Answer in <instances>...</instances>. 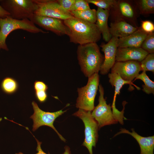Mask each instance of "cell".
Wrapping results in <instances>:
<instances>
[{
	"label": "cell",
	"mask_w": 154,
	"mask_h": 154,
	"mask_svg": "<svg viewBox=\"0 0 154 154\" xmlns=\"http://www.w3.org/2000/svg\"><path fill=\"white\" fill-rule=\"evenodd\" d=\"M35 139L36 140L37 142V146L36 148V150L37 151V153L36 154H47L44 152L42 150L41 147V145L42 143V142L39 141L38 139H37L35 137ZM15 154H24L22 153L19 152L18 153H16Z\"/></svg>",
	"instance_id": "cell-32"
},
{
	"label": "cell",
	"mask_w": 154,
	"mask_h": 154,
	"mask_svg": "<svg viewBox=\"0 0 154 154\" xmlns=\"http://www.w3.org/2000/svg\"><path fill=\"white\" fill-rule=\"evenodd\" d=\"M139 15L136 0H116L109 10L112 22L122 19L136 27H138L137 19Z\"/></svg>",
	"instance_id": "cell-5"
},
{
	"label": "cell",
	"mask_w": 154,
	"mask_h": 154,
	"mask_svg": "<svg viewBox=\"0 0 154 154\" xmlns=\"http://www.w3.org/2000/svg\"><path fill=\"white\" fill-rule=\"evenodd\" d=\"M140 27L143 31L148 34L154 32V25L151 21L145 20L142 21Z\"/></svg>",
	"instance_id": "cell-28"
},
{
	"label": "cell",
	"mask_w": 154,
	"mask_h": 154,
	"mask_svg": "<svg viewBox=\"0 0 154 154\" xmlns=\"http://www.w3.org/2000/svg\"><path fill=\"white\" fill-rule=\"evenodd\" d=\"M33 87L34 91L41 90L46 91L48 89L47 85L44 82L38 80L34 82Z\"/></svg>",
	"instance_id": "cell-31"
},
{
	"label": "cell",
	"mask_w": 154,
	"mask_h": 154,
	"mask_svg": "<svg viewBox=\"0 0 154 154\" xmlns=\"http://www.w3.org/2000/svg\"><path fill=\"white\" fill-rule=\"evenodd\" d=\"M64 151L63 154H72L70 148L68 146H66L64 147Z\"/></svg>",
	"instance_id": "cell-34"
},
{
	"label": "cell",
	"mask_w": 154,
	"mask_h": 154,
	"mask_svg": "<svg viewBox=\"0 0 154 154\" xmlns=\"http://www.w3.org/2000/svg\"><path fill=\"white\" fill-rule=\"evenodd\" d=\"M110 26L109 31L112 37L118 38L128 36L135 31L139 27H134L122 19L111 22Z\"/></svg>",
	"instance_id": "cell-17"
},
{
	"label": "cell",
	"mask_w": 154,
	"mask_h": 154,
	"mask_svg": "<svg viewBox=\"0 0 154 154\" xmlns=\"http://www.w3.org/2000/svg\"><path fill=\"white\" fill-rule=\"evenodd\" d=\"M148 53L141 47L118 48L116 61L125 62L135 61H142Z\"/></svg>",
	"instance_id": "cell-14"
},
{
	"label": "cell",
	"mask_w": 154,
	"mask_h": 154,
	"mask_svg": "<svg viewBox=\"0 0 154 154\" xmlns=\"http://www.w3.org/2000/svg\"><path fill=\"white\" fill-rule=\"evenodd\" d=\"M19 87L17 81L14 78L7 77L5 78L2 81L1 88L5 93L11 94L16 92Z\"/></svg>",
	"instance_id": "cell-21"
},
{
	"label": "cell",
	"mask_w": 154,
	"mask_h": 154,
	"mask_svg": "<svg viewBox=\"0 0 154 154\" xmlns=\"http://www.w3.org/2000/svg\"><path fill=\"white\" fill-rule=\"evenodd\" d=\"M137 79H140L142 80L144 83L142 85V90L147 94H154V82L151 80L147 75L146 72H142L139 74L135 78L134 80Z\"/></svg>",
	"instance_id": "cell-23"
},
{
	"label": "cell",
	"mask_w": 154,
	"mask_h": 154,
	"mask_svg": "<svg viewBox=\"0 0 154 154\" xmlns=\"http://www.w3.org/2000/svg\"><path fill=\"white\" fill-rule=\"evenodd\" d=\"M109 10L98 7L96 10V21L95 24L102 35L103 39L108 42L111 38V36L108 25Z\"/></svg>",
	"instance_id": "cell-19"
},
{
	"label": "cell",
	"mask_w": 154,
	"mask_h": 154,
	"mask_svg": "<svg viewBox=\"0 0 154 154\" xmlns=\"http://www.w3.org/2000/svg\"><path fill=\"white\" fill-rule=\"evenodd\" d=\"M141 71H151L154 72V53L148 54L140 62Z\"/></svg>",
	"instance_id": "cell-24"
},
{
	"label": "cell",
	"mask_w": 154,
	"mask_h": 154,
	"mask_svg": "<svg viewBox=\"0 0 154 154\" xmlns=\"http://www.w3.org/2000/svg\"><path fill=\"white\" fill-rule=\"evenodd\" d=\"M70 12L75 18L92 23H95L96 21V10L95 9L90 8L81 11H72Z\"/></svg>",
	"instance_id": "cell-20"
},
{
	"label": "cell",
	"mask_w": 154,
	"mask_h": 154,
	"mask_svg": "<svg viewBox=\"0 0 154 154\" xmlns=\"http://www.w3.org/2000/svg\"><path fill=\"white\" fill-rule=\"evenodd\" d=\"M99 103L91 112L92 116L97 122L98 129L107 125L117 123L115 118L110 104H108L104 98V90L101 84L99 85Z\"/></svg>",
	"instance_id": "cell-8"
},
{
	"label": "cell",
	"mask_w": 154,
	"mask_h": 154,
	"mask_svg": "<svg viewBox=\"0 0 154 154\" xmlns=\"http://www.w3.org/2000/svg\"><path fill=\"white\" fill-rule=\"evenodd\" d=\"M0 5L11 18L17 20H31L37 10L35 0H0Z\"/></svg>",
	"instance_id": "cell-4"
},
{
	"label": "cell",
	"mask_w": 154,
	"mask_h": 154,
	"mask_svg": "<svg viewBox=\"0 0 154 154\" xmlns=\"http://www.w3.org/2000/svg\"><path fill=\"white\" fill-rule=\"evenodd\" d=\"M90 9L89 3L86 0H75L70 11H81Z\"/></svg>",
	"instance_id": "cell-27"
},
{
	"label": "cell",
	"mask_w": 154,
	"mask_h": 154,
	"mask_svg": "<svg viewBox=\"0 0 154 154\" xmlns=\"http://www.w3.org/2000/svg\"><path fill=\"white\" fill-rule=\"evenodd\" d=\"M37 8L35 15L64 20L73 17L70 12L63 8L57 0H35Z\"/></svg>",
	"instance_id": "cell-10"
},
{
	"label": "cell",
	"mask_w": 154,
	"mask_h": 154,
	"mask_svg": "<svg viewBox=\"0 0 154 154\" xmlns=\"http://www.w3.org/2000/svg\"><path fill=\"white\" fill-rule=\"evenodd\" d=\"M89 3H92L99 8L110 10L116 4V0H86Z\"/></svg>",
	"instance_id": "cell-26"
},
{
	"label": "cell",
	"mask_w": 154,
	"mask_h": 154,
	"mask_svg": "<svg viewBox=\"0 0 154 154\" xmlns=\"http://www.w3.org/2000/svg\"><path fill=\"white\" fill-rule=\"evenodd\" d=\"M148 34L143 31L140 27L128 36L119 38L118 48L140 47L141 46Z\"/></svg>",
	"instance_id": "cell-16"
},
{
	"label": "cell",
	"mask_w": 154,
	"mask_h": 154,
	"mask_svg": "<svg viewBox=\"0 0 154 154\" xmlns=\"http://www.w3.org/2000/svg\"><path fill=\"white\" fill-rule=\"evenodd\" d=\"M140 47L148 54L154 52V33L148 34L142 42Z\"/></svg>",
	"instance_id": "cell-25"
},
{
	"label": "cell",
	"mask_w": 154,
	"mask_h": 154,
	"mask_svg": "<svg viewBox=\"0 0 154 154\" xmlns=\"http://www.w3.org/2000/svg\"><path fill=\"white\" fill-rule=\"evenodd\" d=\"M78 59L81 69L88 78L98 73L103 62L104 56L96 43L79 45L77 48Z\"/></svg>",
	"instance_id": "cell-2"
},
{
	"label": "cell",
	"mask_w": 154,
	"mask_h": 154,
	"mask_svg": "<svg viewBox=\"0 0 154 154\" xmlns=\"http://www.w3.org/2000/svg\"><path fill=\"white\" fill-rule=\"evenodd\" d=\"M57 1L63 8L70 12L75 0H58Z\"/></svg>",
	"instance_id": "cell-30"
},
{
	"label": "cell",
	"mask_w": 154,
	"mask_h": 154,
	"mask_svg": "<svg viewBox=\"0 0 154 154\" xmlns=\"http://www.w3.org/2000/svg\"><path fill=\"white\" fill-rule=\"evenodd\" d=\"M140 15H146L154 13V0H136Z\"/></svg>",
	"instance_id": "cell-22"
},
{
	"label": "cell",
	"mask_w": 154,
	"mask_h": 154,
	"mask_svg": "<svg viewBox=\"0 0 154 154\" xmlns=\"http://www.w3.org/2000/svg\"><path fill=\"white\" fill-rule=\"evenodd\" d=\"M45 30L52 32L58 36H68L70 30L65 25L64 20L52 17L35 14L30 20Z\"/></svg>",
	"instance_id": "cell-11"
},
{
	"label": "cell",
	"mask_w": 154,
	"mask_h": 154,
	"mask_svg": "<svg viewBox=\"0 0 154 154\" xmlns=\"http://www.w3.org/2000/svg\"><path fill=\"white\" fill-rule=\"evenodd\" d=\"M118 38L112 37L106 44L102 43L100 45L104 56L103 62L100 72L102 75L107 74L115 63Z\"/></svg>",
	"instance_id": "cell-13"
},
{
	"label": "cell",
	"mask_w": 154,
	"mask_h": 154,
	"mask_svg": "<svg viewBox=\"0 0 154 154\" xmlns=\"http://www.w3.org/2000/svg\"><path fill=\"white\" fill-rule=\"evenodd\" d=\"M34 113L30 118L33 119V125L32 130L34 131L42 126H47L52 128L57 133L60 139L64 142L66 140L60 134L53 125L55 119L62 115L66 110L63 111L62 110L54 112H46L39 108L37 104L33 101L32 103Z\"/></svg>",
	"instance_id": "cell-9"
},
{
	"label": "cell",
	"mask_w": 154,
	"mask_h": 154,
	"mask_svg": "<svg viewBox=\"0 0 154 154\" xmlns=\"http://www.w3.org/2000/svg\"><path fill=\"white\" fill-rule=\"evenodd\" d=\"M130 132L124 128H121L114 137L121 133H127L133 137L139 143L141 149L140 154H153L154 149V136L144 137L137 134L133 128Z\"/></svg>",
	"instance_id": "cell-15"
},
{
	"label": "cell",
	"mask_w": 154,
	"mask_h": 154,
	"mask_svg": "<svg viewBox=\"0 0 154 154\" xmlns=\"http://www.w3.org/2000/svg\"><path fill=\"white\" fill-rule=\"evenodd\" d=\"M99 83V75L95 73L88 79L86 85L78 88L76 107L86 111L92 112L94 109V101Z\"/></svg>",
	"instance_id": "cell-6"
},
{
	"label": "cell",
	"mask_w": 154,
	"mask_h": 154,
	"mask_svg": "<svg viewBox=\"0 0 154 154\" xmlns=\"http://www.w3.org/2000/svg\"><path fill=\"white\" fill-rule=\"evenodd\" d=\"M64 22L70 30L68 36L70 42L82 45L96 43L101 38V33L95 23L74 17Z\"/></svg>",
	"instance_id": "cell-1"
},
{
	"label": "cell",
	"mask_w": 154,
	"mask_h": 154,
	"mask_svg": "<svg viewBox=\"0 0 154 154\" xmlns=\"http://www.w3.org/2000/svg\"><path fill=\"white\" fill-rule=\"evenodd\" d=\"M35 94L37 99L40 103L45 102L47 99L48 95L46 91L43 90L35 91Z\"/></svg>",
	"instance_id": "cell-29"
},
{
	"label": "cell",
	"mask_w": 154,
	"mask_h": 154,
	"mask_svg": "<svg viewBox=\"0 0 154 154\" xmlns=\"http://www.w3.org/2000/svg\"><path fill=\"white\" fill-rule=\"evenodd\" d=\"M108 77L109 78V82L113 87H115L114 95L111 107L113 114H116L119 112V111L116 107V98L117 95L120 94V90L123 85L125 84H129V89L130 91L134 89V87L132 86V85L134 86L138 90H140V88L133 84L132 82L123 80L116 73L111 72L109 73Z\"/></svg>",
	"instance_id": "cell-18"
},
{
	"label": "cell",
	"mask_w": 154,
	"mask_h": 154,
	"mask_svg": "<svg viewBox=\"0 0 154 154\" xmlns=\"http://www.w3.org/2000/svg\"><path fill=\"white\" fill-rule=\"evenodd\" d=\"M20 29L34 33H48L37 27L33 22L28 19L17 20L10 16L4 18L0 17V50H8L6 42L7 37L12 32Z\"/></svg>",
	"instance_id": "cell-3"
},
{
	"label": "cell",
	"mask_w": 154,
	"mask_h": 154,
	"mask_svg": "<svg viewBox=\"0 0 154 154\" xmlns=\"http://www.w3.org/2000/svg\"><path fill=\"white\" fill-rule=\"evenodd\" d=\"M10 16L9 13L6 11L0 4V17L4 18Z\"/></svg>",
	"instance_id": "cell-33"
},
{
	"label": "cell",
	"mask_w": 154,
	"mask_h": 154,
	"mask_svg": "<svg viewBox=\"0 0 154 154\" xmlns=\"http://www.w3.org/2000/svg\"><path fill=\"white\" fill-rule=\"evenodd\" d=\"M73 115L77 117L83 121L85 126V139L82 145L88 149L89 154H93V147H95L98 141V126L93 118L91 112L80 109Z\"/></svg>",
	"instance_id": "cell-7"
},
{
	"label": "cell",
	"mask_w": 154,
	"mask_h": 154,
	"mask_svg": "<svg viewBox=\"0 0 154 154\" xmlns=\"http://www.w3.org/2000/svg\"><path fill=\"white\" fill-rule=\"evenodd\" d=\"M141 71L140 62L135 61H116L111 72L117 74L124 80L132 82Z\"/></svg>",
	"instance_id": "cell-12"
}]
</instances>
